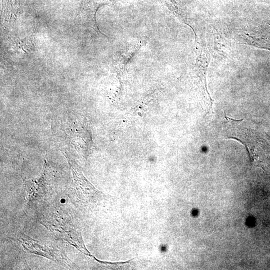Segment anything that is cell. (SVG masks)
<instances>
[{"instance_id": "obj_2", "label": "cell", "mask_w": 270, "mask_h": 270, "mask_svg": "<svg viewBox=\"0 0 270 270\" xmlns=\"http://www.w3.org/2000/svg\"><path fill=\"white\" fill-rule=\"evenodd\" d=\"M61 202H62V203H64V202H65V200L64 199H62L61 201Z\"/></svg>"}, {"instance_id": "obj_1", "label": "cell", "mask_w": 270, "mask_h": 270, "mask_svg": "<svg viewBox=\"0 0 270 270\" xmlns=\"http://www.w3.org/2000/svg\"><path fill=\"white\" fill-rule=\"evenodd\" d=\"M226 121L221 127V135L226 139L236 140L245 146L248 153L251 163L259 165L262 163L260 154L262 145L255 129L248 120H236L227 116Z\"/></svg>"}]
</instances>
